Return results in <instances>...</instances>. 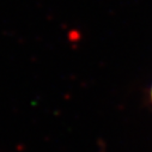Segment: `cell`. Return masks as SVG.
Instances as JSON below:
<instances>
[{"label": "cell", "instance_id": "obj_1", "mask_svg": "<svg viewBox=\"0 0 152 152\" xmlns=\"http://www.w3.org/2000/svg\"><path fill=\"white\" fill-rule=\"evenodd\" d=\"M151 97H152V89H151Z\"/></svg>", "mask_w": 152, "mask_h": 152}]
</instances>
